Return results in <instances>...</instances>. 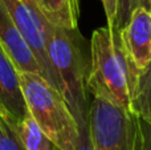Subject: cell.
Segmentation results:
<instances>
[{"label": "cell", "instance_id": "1", "mask_svg": "<svg viewBox=\"0 0 151 150\" xmlns=\"http://www.w3.org/2000/svg\"><path fill=\"white\" fill-rule=\"evenodd\" d=\"M139 73L119 29L106 25L91 33L86 88L94 97L107 100L133 113Z\"/></svg>", "mask_w": 151, "mask_h": 150}, {"label": "cell", "instance_id": "2", "mask_svg": "<svg viewBox=\"0 0 151 150\" xmlns=\"http://www.w3.org/2000/svg\"><path fill=\"white\" fill-rule=\"evenodd\" d=\"M47 52L57 79L58 92L68 104L80 129H85L89 126L90 108L86 97L89 64L78 29L65 31L53 28L47 44Z\"/></svg>", "mask_w": 151, "mask_h": 150}, {"label": "cell", "instance_id": "3", "mask_svg": "<svg viewBox=\"0 0 151 150\" xmlns=\"http://www.w3.org/2000/svg\"><path fill=\"white\" fill-rule=\"evenodd\" d=\"M28 113L57 150H76L81 129L61 93L44 77L20 73Z\"/></svg>", "mask_w": 151, "mask_h": 150}, {"label": "cell", "instance_id": "4", "mask_svg": "<svg viewBox=\"0 0 151 150\" xmlns=\"http://www.w3.org/2000/svg\"><path fill=\"white\" fill-rule=\"evenodd\" d=\"M88 125L94 150H138V116L110 101L93 98Z\"/></svg>", "mask_w": 151, "mask_h": 150}, {"label": "cell", "instance_id": "5", "mask_svg": "<svg viewBox=\"0 0 151 150\" xmlns=\"http://www.w3.org/2000/svg\"><path fill=\"white\" fill-rule=\"evenodd\" d=\"M13 23L32 48L44 73V79L58 90L57 79L49 63L47 44L53 27L48 23L33 0H1Z\"/></svg>", "mask_w": 151, "mask_h": 150}, {"label": "cell", "instance_id": "6", "mask_svg": "<svg viewBox=\"0 0 151 150\" xmlns=\"http://www.w3.org/2000/svg\"><path fill=\"white\" fill-rule=\"evenodd\" d=\"M0 116L17 126L29 116L20 84V72L0 45Z\"/></svg>", "mask_w": 151, "mask_h": 150}, {"label": "cell", "instance_id": "7", "mask_svg": "<svg viewBox=\"0 0 151 150\" xmlns=\"http://www.w3.org/2000/svg\"><path fill=\"white\" fill-rule=\"evenodd\" d=\"M0 45L11 57L20 73H35L44 77L32 48L19 31L0 0Z\"/></svg>", "mask_w": 151, "mask_h": 150}, {"label": "cell", "instance_id": "8", "mask_svg": "<svg viewBox=\"0 0 151 150\" xmlns=\"http://www.w3.org/2000/svg\"><path fill=\"white\" fill-rule=\"evenodd\" d=\"M121 37L137 68H147L151 64V11L137 8L127 25L121 29Z\"/></svg>", "mask_w": 151, "mask_h": 150}, {"label": "cell", "instance_id": "9", "mask_svg": "<svg viewBox=\"0 0 151 150\" xmlns=\"http://www.w3.org/2000/svg\"><path fill=\"white\" fill-rule=\"evenodd\" d=\"M33 3L53 28L78 29L80 0H33Z\"/></svg>", "mask_w": 151, "mask_h": 150}, {"label": "cell", "instance_id": "10", "mask_svg": "<svg viewBox=\"0 0 151 150\" xmlns=\"http://www.w3.org/2000/svg\"><path fill=\"white\" fill-rule=\"evenodd\" d=\"M16 129L25 150H57L31 116L24 118L16 126Z\"/></svg>", "mask_w": 151, "mask_h": 150}, {"label": "cell", "instance_id": "11", "mask_svg": "<svg viewBox=\"0 0 151 150\" xmlns=\"http://www.w3.org/2000/svg\"><path fill=\"white\" fill-rule=\"evenodd\" d=\"M133 113L151 126V64L139 73L133 101Z\"/></svg>", "mask_w": 151, "mask_h": 150}, {"label": "cell", "instance_id": "12", "mask_svg": "<svg viewBox=\"0 0 151 150\" xmlns=\"http://www.w3.org/2000/svg\"><path fill=\"white\" fill-rule=\"evenodd\" d=\"M147 8L151 11V0H118L117 1V17L114 28L122 29L127 25L137 8Z\"/></svg>", "mask_w": 151, "mask_h": 150}, {"label": "cell", "instance_id": "13", "mask_svg": "<svg viewBox=\"0 0 151 150\" xmlns=\"http://www.w3.org/2000/svg\"><path fill=\"white\" fill-rule=\"evenodd\" d=\"M0 150H25L19 137L16 125L0 116Z\"/></svg>", "mask_w": 151, "mask_h": 150}, {"label": "cell", "instance_id": "14", "mask_svg": "<svg viewBox=\"0 0 151 150\" xmlns=\"http://www.w3.org/2000/svg\"><path fill=\"white\" fill-rule=\"evenodd\" d=\"M138 150H151V126L147 122H145L142 118H139Z\"/></svg>", "mask_w": 151, "mask_h": 150}, {"label": "cell", "instance_id": "15", "mask_svg": "<svg viewBox=\"0 0 151 150\" xmlns=\"http://www.w3.org/2000/svg\"><path fill=\"white\" fill-rule=\"evenodd\" d=\"M104 5V11L106 15L107 25L114 27L115 17H117V1L118 0H101Z\"/></svg>", "mask_w": 151, "mask_h": 150}, {"label": "cell", "instance_id": "16", "mask_svg": "<svg viewBox=\"0 0 151 150\" xmlns=\"http://www.w3.org/2000/svg\"><path fill=\"white\" fill-rule=\"evenodd\" d=\"M76 150H94L90 140V134H89V126L85 129H81V137Z\"/></svg>", "mask_w": 151, "mask_h": 150}]
</instances>
